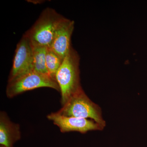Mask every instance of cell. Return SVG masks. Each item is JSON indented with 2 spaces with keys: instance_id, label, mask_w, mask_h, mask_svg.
Returning a JSON list of instances; mask_svg holds the SVG:
<instances>
[{
  "instance_id": "6da1fadb",
  "label": "cell",
  "mask_w": 147,
  "mask_h": 147,
  "mask_svg": "<svg viewBox=\"0 0 147 147\" xmlns=\"http://www.w3.org/2000/svg\"><path fill=\"white\" fill-rule=\"evenodd\" d=\"M80 57L72 47L64 58L56 73V81L60 88L61 103L63 106L81 88L79 66Z\"/></svg>"
},
{
  "instance_id": "7a4b0ae2",
  "label": "cell",
  "mask_w": 147,
  "mask_h": 147,
  "mask_svg": "<svg viewBox=\"0 0 147 147\" xmlns=\"http://www.w3.org/2000/svg\"><path fill=\"white\" fill-rule=\"evenodd\" d=\"M63 18L54 9L47 7L25 34L33 45L50 47L58 25Z\"/></svg>"
},
{
  "instance_id": "3957f363",
  "label": "cell",
  "mask_w": 147,
  "mask_h": 147,
  "mask_svg": "<svg viewBox=\"0 0 147 147\" xmlns=\"http://www.w3.org/2000/svg\"><path fill=\"white\" fill-rule=\"evenodd\" d=\"M57 113L66 117L91 119L104 127L106 125L100 107L90 99L82 88Z\"/></svg>"
},
{
  "instance_id": "277c9868",
  "label": "cell",
  "mask_w": 147,
  "mask_h": 147,
  "mask_svg": "<svg viewBox=\"0 0 147 147\" xmlns=\"http://www.w3.org/2000/svg\"><path fill=\"white\" fill-rule=\"evenodd\" d=\"M40 88H49L60 92L56 80L49 75L33 70L23 76L8 82L6 90L7 97L11 98L23 93Z\"/></svg>"
},
{
  "instance_id": "5b68a950",
  "label": "cell",
  "mask_w": 147,
  "mask_h": 147,
  "mask_svg": "<svg viewBox=\"0 0 147 147\" xmlns=\"http://www.w3.org/2000/svg\"><path fill=\"white\" fill-rule=\"evenodd\" d=\"M33 70V45L29 38L24 34L16 46L8 82Z\"/></svg>"
},
{
  "instance_id": "8992f818",
  "label": "cell",
  "mask_w": 147,
  "mask_h": 147,
  "mask_svg": "<svg viewBox=\"0 0 147 147\" xmlns=\"http://www.w3.org/2000/svg\"><path fill=\"white\" fill-rule=\"evenodd\" d=\"M47 118L53 121V123L57 126L63 133L76 131L84 134L88 131L101 130L104 129V127L93 120L66 117L57 113L49 114Z\"/></svg>"
},
{
  "instance_id": "52a82bcc",
  "label": "cell",
  "mask_w": 147,
  "mask_h": 147,
  "mask_svg": "<svg viewBox=\"0 0 147 147\" xmlns=\"http://www.w3.org/2000/svg\"><path fill=\"white\" fill-rule=\"evenodd\" d=\"M74 27V21L64 17L58 25L50 46L63 59L71 48V36Z\"/></svg>"
},
{
  "instance_id": "ba28073f",
  "label": "cell",
  "mask_w": 147,
  "mask_h": 147,
  "mask_svg": "<svg viewBox=\"0 0 147 147\" xmlns=\"http://www.w3.org/2000/svg\"><path fill=\"white\" fill-rule=\"evenodd\" d=\"M21 138L20 126L11 121L5 112L0 114V145L13 147V144Z\"/></svg>"
},
{
  "instance_id": "9c48e42d",
  "label": "cell",
  "mask_w": 147,
  "mask_h": 147,
  "mask_svg": "<svg viewBox=\"0 0 147 147\" xmlns=\"http://www.w3.org/2000/svg\"><path fill=\"white\" fill-rule=\"evenodd\" d=\"M47 49V47L44 46L33 45L34 70L38 73L49 75L46 65Z\"/></svg>"
},
{
  "instance_id": "30bf717a",
  "label": "cell",
  "mask_w": 147,
  "mask_h": 147,
  "mask_svg": "<svg viewBox=\"0 0 147 147\" xmlns=\"http://www.w3.org/2000/svg\"><path fill=\"white\" fill-rule=\"evenodd\" d=\"M63 60L54 52L51 47H47L46 56V68L49 76L55 80H56V73L62 63Z\"/></svg>"
},
{
  "instance_id": "8fae6325",
  "label": "cell",
  "mask_w": 147,
  "mask_h": 147,
  "mask_svg": "<svg viewBox=\"0 0 147 147\" xmlns=\"http://www.w3.org/2000/svg\"><path fill=\"white\" fill-rule=\"evenodd\" d=\"M0 147H6V146H3V145H1V146H0Z\"/></svg>"
}]
</instances>
